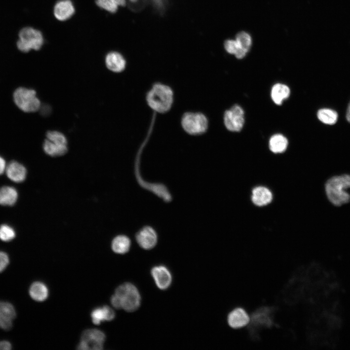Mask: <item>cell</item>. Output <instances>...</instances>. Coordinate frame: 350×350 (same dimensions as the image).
I'll return each mask as SVG.
<instances>
[{"label": "cell", "mask_w": 350, "mask_h": 350, "mask_svg": "<svg viewBox=\"0 0 350 350\" xmlns=\"http://www.w3.org/2000/svg\"><path fill=\"white\" fill-rule=\"evenodd\" d=\"M346 119L347 121L350 123V102L347 110Z\"/></svg>", "instance_id": "cell-34"}, {"label": "cell", "mask_w": 350, "mask_h": 350, "mask_svg": "<svg viewBox=\"0 0 350 350\" xmlns=\"http://www.w3.org/2000/svg\"><path fill=\"white\" fill-rule=\"evenodd\" d=\"M9 259L8 255L0 251V272H2L9 264Z\"/></svg>", "instance_id": "cell-30"}, {"label": "cell", "mask_w": 350, "mask_h": 350, "mask_svg": "<svg viewBox=\"0 0 350 350\" xmlns=\"http://www.w3.org/2000/svg\"><path fill=\"white\" fill-rule=\"evenodd\" d=\"M115 315V313L112 309L106 305L95 308L91 313L92 321L96 325H99L104 321L112 320Z\"/></svg>", "instance_id": "cell-17"}, {"label": "cell", "mask_w": 350, "mask_h": 350, "mask_svg": "<svg viewBox=\"0 0 350 350\" xmlns=\"http://www.w3.org/2000/svg\"><path fill=\"white\" fill-rule=\"evenodd\" d=\"M226 51L229 54H234L238 59H242L247 54L243 51L236 40L228 39L224 43Z\"/></svg>", "instance_id": "cell-26"}, {"label": "cell", "mask_w": 350, "mask_h": 350, "mask_svg": "<svg viewBox=\"0 0 350 350\" xmlns=\"http://www.w3.org/2000/svg\"><path fill=\"white\" fill-rule=\"evenodd\" d=\"M16 236L14 229L10 226L6 224L0 226V239L4 242L12 240Z\"/></svg>", "instance_id": "cell-29"}, {"label": "cell", "mask_w": 350, "mask_h": 350, "mask_svg": "<svg viewBox=\"0 0 350 350\" xmlns=\"http://www.w3.org/2000/svg\"><path fill=\"white\" fill-rule=\"evenodd\" d=\"M152 0L154 4L156 6H157L158 7L161 6L163 4V2H162L163 0Z\"/></svg>", "instance_id": "cell-33"}, {"label": "cell", "mask_w": 350, "mask_h": 350, "mask_svg": "<svg viewBox=\"0 0 350 350\" xmlns=\"http://www.w3.org/2000/svg\"><path fill=\"white\" fill-rule=\"evenodd\" d=\"M131 246V241L125 235L116 237L112 242V249L119 254H124L128 251Z\"/></svg>", "instance_id": "cell-22"}, {"label": "cell", "mask_w": 350, "mask_h": 350, "mask_svg": "<svg viewBox=\"0 0 350 350\" xmlns=\"http://www.w3.org/2000/svg\"><path fill=\"white\" fill-rule=\"evenodd\" d=\"M105 63L107 69L114 72H121L126 67V61L119 52L112 51L108 52L105 58Z\"/></svg>", "instance_id": "cell-13"}, {"label": "cell", "mask_w": 350, "mask_h": 350, "mask_svg": "<svg viewBox=\"0 0 350 350\" xmlns=\"http://www.w3.org/2000/svg\"><path fill=\"white\" fill-rule=\"evenodd\" d=\"M43 148L44 152L52 157L64 155L68 151L67 145H58L48 139L45 140Z\"/></svg>", "instance_id": "cell-23"}, {"label": "cell", "mask_w": 350, "mask_h": 350, "mask_svg": "<svg viewBox=\"0 0 350 350\" xmlns=\"http://www.w3.org/2000/svg\"><path fill=\"white\" fill-rule=\"evenodd\" d=\"M290 94L289 88L286 85L281 83L275 84L271 90L272 100L278 105H281L283 101L289 97Z\"/></svg>", "instance_id": "cell-18"}, {"label": "cell", "mask_w": 350, "mask_h": 350, "mask_svg": "<svg viewBox=\"0 0 350 350\" xmlns=\"http://www.w3.org/2000/svg\"><path fill=\"white\" fill-rule=\"evenodd\" d=\"M6 165L5 160L0 156V175H2L6 169Z\"/></svg>", "instance_id": "cell-32"}, {"label": "cell", "mask_w": 350, "mask_h": 350, "mask_svg": "<svg viewBox=\"0 0 350 350\" xmlns=\"http://www.w3.org/2000/svg\"><path fill=\"white\" fill-rule=\"evenodd\" d=\"M181 124L188 134L197 135L206 132L209 122L206 116L202 113L189 112L185 113L182 117Z\"/></svg>", "instance_id": "cell-6"}, {"label": "cell", "mask_w": 350, "mask_h": 350, "mask_svg": "<svg viewBox=\"0 0 350 350\" xmlns=\"http://www.w3.org/2000/svg\"><path fill=\"white\" fill-rule=\"evenodd\" d=\"M129 1L132 4H135L139 1V0H129Z\"/></svg>", "instance_id": "cell-35"}, {"label": "cell", "mask_w": 350, "mask_h": 350, "mask_svg": "<svg viewBox=\"0 0 350 350\" xmlns=\"http://www.w3.org/2000/svg\"><path fill=\"white\" fill-rule=\"evenodd\" d=\"M119 301L121 309L132 312L140 304V296L137 288L130 283H123L117 288L114 294Z\"/></svg>", "instance_id": "cell-3"}, {"label": "cell", "mask_w": 350, "mask_h": 350, "mask_svg": "<svg viewBox=\"0 0 350 350\" xmlns=\"http://www.w3.org/2000/svg\"><path fill=\"white\" fill-rule=\"evenodd\" d=\"M31 297L37 301H43L48 296V289L46 285L40 281L32 283L29 289Z\"/></svg>", "instance_id": "cell-20"}, {"label": "cell", "mask_w": 350, "mask_h": 350, "mask_svg": "<svg viewBox=\"0 0 350 350\" xmlns=\"http://www.w3.org/2000/svg\"><path fill=\"white\" fill-rule=\"evenodd\" d=\"M151 275L157 287L161 290L167 289L172 282V275L165 266L158 265L151 270Z\"/></svg>", "instance_id": "cell-10"}, {"label": "cell", "mask_w": 350, "mask_h": 350, "mask_svg": "<svg viewBox=\"0 0 350 350\" xmlns=\"http://www.w3.org/2000/svg\"><path fill=\"white\" fill-rule=\"evenodd\" d=\"M18 197V192L14 188L3 186L0 188V205L13 206L16 203Z\"/></svg>", "instance_id": "cell-19"}, {"label": "cell", "mask_w": 350, "mask_h": 350, "mask_svg": "<svg viewBox=\"0 0 350 350\" xmlns=\"http://www.w3.org/2000/svg\"><path fill=\"white\" fill-rule=\"evenodd\" d=\"M174 96L171 87L164 84L156 83L147 93L146 101L153 110L157 113H164L171 108Z\"/></svg>", "instance_id": "cell-2"}, {"label": "cell", "mask_w": 350, "mask_h": 350, "mask_svg": "<svg viewBox=\"0 0 350 350\" xmlns=\"http://www.w3.org/2000/svg\"><path fill=\"white\" fill-rule=\"evenodd\" d=\"M235 40L240 48L247 53L252 45V38L250 35L246 32L241 31L236 35Z\"/></svg>", "instance_id": "cell-27"}, {"label": "cell", "mask_w": 350, "mask_h": 350, "mask_svg": "<svg viewBox=\"0 0 350 350\" xmlns=\"http://www.w3.org/2000/svg\"><path fill=\"white\" fill-rule=\"evenodd\" d=\"M16 313L14 306L10 303L0 301V328L9 330L12 327L13 321Z\"/></svg>", "instance_id": "cell-11"}, {"label": "cell", "mask_w": 350, "mask_h": 350, "mask_svg": "<svg viewBox=\"0 0 350 350\" xmlns=\"http://www.w3.org/2000/svg\"><path fill=\"white\" fill-rule=\"evenodd\" d=\"M96 4L100 8L111 13L117 12L119 6H124L126 0H96Z\"/></svg>", "instance_id": "cell-25"}, {"label": "cell", "mask_w": 350, "mask_h": 350, "mask_svg": "<svg viewBox=\"0 0 350 350\" xmlns=\"http://www.w3.org/2000/svg\"><path fill=\"white\" fill-rule=\"evenodd\" d=\"M12 348L10 343L7 341H0V350H9Z\"/></svg>", "instance_id": "cell-31"}, {"label": "cell", "mask_w": 350, "mask_h": 350, "mask_svg": "<svg viewBox=\"0 0 350 350\" xmlns=\"http://www.w3.org/2000/svg\"><path fill=\"white\" fill-rule=\"evenodd\" d=\"M5 172L11 180L17 183L23 181L27 175L25 167L16 161L10 162L6 166Z\"/></svg>", "instance_id": "cell-15"}, {"label": "cell", "mask_w": 350, "mask_h": 350, "mask_svg": "<svg viewBox=\"0 0 350 350\" xmlns=\"http://www.w3.org/2000/svg\"><path fill=\"white\" fill-rule=\"evenodd\" d=\"M13 98L16 105L24 112H35L41 107L40 101L33 89L19 88L15 91Z\"/></svg>", "instance_id": "cell-5"}, {"label": "cell", "mask_w": 350, "mask_h": 350, "mask_svg": "<svg viewBox=\"0 0 350 350\" xmlns=\"http://www.w3.org/2000/svg\"><path fill=\"white\" fill-rule=\"evenodd\" d=\"M249 319L248 315L241 308L234 309L228 316V324L233 329H239L246 326Z\"/></svg>", "instance_id": "cell-14"}, {"label": "cell", "mask_w": 350, "mask_h": 350, "mask_svg": "<svg viewBox=\"0 0 350 350\" xmlns=\"http://www.w3.org/2000/svg\"><path fill=\"white\" fill-rule=\"evenodd\" d=\"M288 142L287 138L280 134L273 135L269 141L270 150L274 153H281L287 149Z\"/></svg>", "instance_id": "cell-21"}, {"label": "cell", "mask_w": 350, "mask_h": 350, "mask_svg": "<svg viewBox=\"0 0 350 350\" xmlns=\"http://www.w3.org/2000/svg\"><path fill=\"white\" fill-rule=\"evenodd\" d=\"M47 139L60 145H67V140L66 136L58 131H49L46 134Z\"/></svg>", "instance_id": "cell-28"}, {"label": "cell", "mask_w": 350, "mask_h": 350, "mask_svg": "<svg viewBox=\"0 0 350 350\" xmlns=\"http://www.w3.org/2000/svg\"><path fill=\"white\" fill-rule=\"evenodd\" d=\"M105 339V334L97 329L85 330L82 334L77 349L82 350H100L103 348Z\"/></svg>", "instance_id": "cell-7"}, {"label": "cell", "mask_w": 350, "mask_h": 350, "mask_svg": "<svg viewBox=\"0 0 350 350\" xmlns=\"http://www.w3.org/2000/svg\"><path fill=\"white\" fill-rule=\"evenodd\" d=\"M317 117L322 122L326 124L332 125L337 121L338 115L334 110L324 108L318 110Z\"/></svg>", "instance_id": "cell-24"}, {"label": "cell", "mask_w": 350, "mask_h": 350, "mask_svg": "<svg viewBox=\"0 0 350 350\" xmlns=\"http://www.w3.org/2000/svg\"><path fill=\"white\" fill-rule=\"evenodd\" d=\"M43 44V36L39 30L31 27H25L19 31L17 46L20 51L27 52L32 50L38 51Z\"/></svg>", "instance_id": "cell-4"}, {"label": "cell", "mask_w": 350, "mask_h": 350, "mask_svg": "<svg viewBox=\"0 0 350 350\" xmlns=\"http://www.w3.org/2000/svg\"><path fill=\"white\" fill-rule=\"evenodd\" d=\"M75 8L71 0H59L53 7L55 18L60 21L70 18L74 14Z\"/></svg>", "instance_id": "cell-12"}, {"label": "cell", "mask_w": 350, "mask_h": 350, "mask_svg": "<svg viewBox=\"0 0 350 350\" xmlns=\"http://www.w3.org/2000/svg\"><path fill=\"white\" fill-rule=\"evenodd\" d=\"M224 122L229 131H241L245 123V114L243 108L240 105H235L226 110L224 115Z\"/></svg>", "instance_id": "cell-8"}, {"label": "cell", "mask_w": 350, "mask_h": 350, "mask_svg": "<svg viewBox=\"0 0 350 350\" xmlns=\"http://www.w3.org/2000/svg\"><path fill=\"white\" fill-rule=\"evenodd\" d=\"M350 175L344 174L329 178L325 183V190L330 202L334 206H341L350 201Z\"/></svg>", "instance_id": "cell-1"}, {"label": "cell", "mask_w": 350, "mask_h": 350, "mask_svg": "<svg viewBox=\"0 0 350 350\" xmlns=\"http://www.w3.org/2000/svg\"><path fill=\"white\" fill-rule=\"evenodd\" d=\"M136 239L142 248L148 250L153 248L156 245L158 236L153 228L150 226H145L138 232Z\"/></svg>", "instance_id": "cell-9"}, {"label": "cell", "mask_w": 350, "mask_h": 350, "mask_svg": "<svg viewBox=\"0 0 350 350\" xmlns=\"http://www.w3.org/2000/svg\"><path fill=\"white\" fill-rule=\"evenodd\" d=\"M251 198L254 204L262 206L269 204L272 201V194L267 188L259 186L253 190Z\"/></svg>", "instance_id": "cell-16"}]
</instances>
